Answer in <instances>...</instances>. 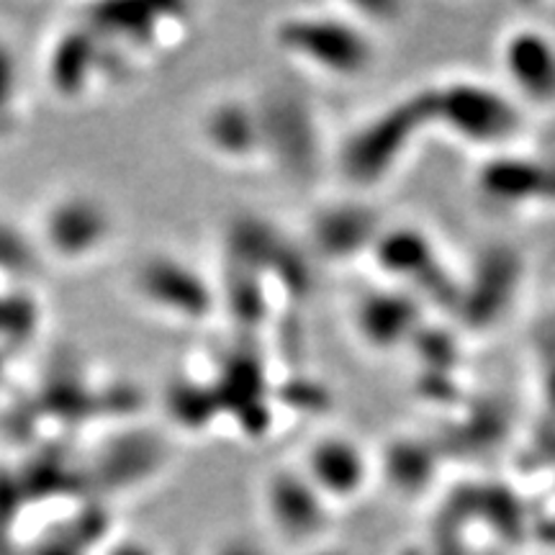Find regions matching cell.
I'll use <instances>...</instances> for the list:
<instances>
[{"label":"cell","instance_id":"obj_9","mask_svg":"<svg viewBox=\"0 0 555 555\" xmlns=\"http://www.w3.org/2000/svg\"><path fill=\"white\" fill-rule=\"evenodd\" d=\"M270 478L268 502L273 506L275 519L288 530H311L317 525V506L322 494L309 481L304 470H275Z\"/></svg>","mask_w":555,"mask_h":555},{"label":"cell","instance_id":"obj_1","mask_svg":"<svg viewBox=\"0 0 555 555\" xmlns=\"http://www.w3.org/2000/svg\"><path fill=\"white\" fill-rule=\"evenodd\" d=\"M273 39L296 65L332 80H358L376 67L378 47L360 18L337 11H304L281 18Z\"/></svg>","mask_w":555,"mask_h":555},{"label":"cell","instance_id":"obj_5","mask_svg":"<svg viewBox=\"0 0 555 555\" xmlns=\"http://www.w3.org/2000/svg\"><path fill=\"white\" fill-rule=\"evenodd\" d=\"M502 86L525 108H555V37L538 24H515L496 47Z\"/></svg>","mask_w":555,"mask_h":555},{"label":"cell","instance_id":"obj_6","mask_svg":"<svg viewBox=\"0 0 555 555\" xmlns=\"http://www.w3.org/2000/svg\"><path fill=\"white\" fill-rule=\"evenodd\" d=\"M137 294L163 314L185 322H201L214 311V296L206 278L189 262L170 255H157L139 266Z\"/></svg>","mask_w":555,"mask_h":555},{"label":"cell","instance_id":"obj_11","mask_svg":"<svg viewBox=\"0 0 555 555\" xmlns=\"http://www.w3.org/2000/svg\"><path fill=\"white\" fill-rule=\"evenodd\" d=\"M95 67V41L90 34L67 31L50 54V80L60 95L86 90Z\"/></svg>","mask_w":555,"mask_h":555},{"label":"cell","instance_id":"obj_8","mask_svg":"<svg viewBox=\"0 0 555 555\" xmlns=\"http://www.w3.org/2000/svg\"><path fill=\"white\" fill-rule=\"evenodd\" d=\"M301 470L322 496L352 499L365 489L373 466L371 455L352 437L324 435L307 450Z\"/></svg>","mask_w":555,"mask_h":555},{"label":"cell","instance_id":"obj_13","mask_svg":"<svg viewBox=\"0 0 555 555\" xmlns=\"http://www.w3.org/2000/svg\"><path fill=\"white\" fill-rule=\"evenodd\" d=\"M114 555H147V553L139 551V547H121V551L114 553Z\"/></svg>","mask_w":555,"mask_h":555},{"label":"cell","instance_id":"obj_4","mask_svg":"<svg viewBox=\"0 0 555 555\" xmlns=\"http://www.w3.org/2000/svg\"><path fill=\"white\" fill-rule=\"evenodd\" d=\"M116 234L114 211L90 191H60L41 206L39 245L65 266L95 260Z\"/></svg>","mask_w":555,"mask_h":555},{"label":"cell","instance_id":"obj_3","mask_svg":"<svg viewBox=\"0 0 555 555\" xmlns=\"http://www.w3.org/2000/svg\"><path fill=\"white\" fill-rule=\"evenodd\" d=\"M427 121L433 124L429 90L409 95L406 101H397L345 139L343 152H339V168L358 185L380 183L404 163L406 152L412 150L414 134Z\"/></svg>","mask_w":555,"mask_h":555},{"label":"cell","instance_id":"obj_12","mask_svg":"<svg viewBox=\"0 0 555 555\" xmlns=\"http://www.w3.org/2000/svg\"><path fill=\"white\" fill-rule=\"evenodd\" d=\"M24 80H21V62L9 39L0 34V137L11 134L21 119L24 103Z\"/></svg>","mask_w":555,"mask_h":555},{"label":"cell","instance_id":"obj_2","mask_svg":"<svg viewBox=\"0 0 555 555\" xmlns=\"http://www.w3.org/2000/svg\"><path fill=\"white\" fill-rule=\"evenodd\" d=\"M433 124L470 147L502 150L525 131L527 108L504 86L478 78H453L429 88Z\"/></svg>","mask_w":555,"mask_h":555},{"label":"cell","instance_id":"obj_7","mask_svg":"<svg viewBox=\"0 0 555 555\" xmlns=\"http://www.w3.org/2000/svg\"><path fill=\"white\" fill-rule=\"evenodd\" d=\"M198 137L214 157L229 165L255 163L268 152L260 108L240 95H221L204 106L198 119Z\"/></svg>","mask_w":555,"mask_h":555},{"label":"cell","instance_id":"obj_10","mask_svg":"<svg viewBox=\"0 0 555 555\" xmlns=\"http://www.w3.org/2000/svg\"><path fill=\"white\" fill-rule=\"evenodd\" d=\"M416 324L414 304L401 294L365 296L358 311V327L367 343L388 345L404 339Z\"/></svg>","mask_w":555,"mask_h":555}]
</instances>
